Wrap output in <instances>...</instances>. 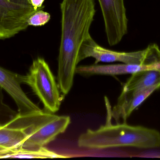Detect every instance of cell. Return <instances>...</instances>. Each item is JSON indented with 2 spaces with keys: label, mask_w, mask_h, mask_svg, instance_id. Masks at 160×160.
Returning a JSON list of instances; mask_svg holds the SVG:
<instances>
[{
  "label": "cell",
  "mask_w": 160,
  "mask_h": 160,
  "mask_svg": "<svg viewBox=\"0 0 160 160\" xmlns=\"http://www.w3.org/2000/svg\"><path fill=\"white\" fill-rule=\"evenodd\" d=\"M61 37L57 80L66 95L73 86L81 47L91 37L89 32L96 10L94 0H62L61 4Z\"/></svg>",
  "instance_id": "cell-1"
},
{
  "label": "cell",
  "mask_w": 160,
  "mask_h": 160,
  "mask_svg": "<svg viewBox=\"0 0 160 160\" xmlns=\"http://www.w3.org/2000/svg\"><path fill=\"white\" fill-rule=\"evenodd\" d=\"M78 145L88 149L128 147L153 149L160 147V133L156 130L126 123L107 124L98 129H88L79 137Z\"/></svg>",
  "instance_id": "cell-2"
},
{
  "label": "cell",
  "mask_w": 160,
  "mask_h": 160,
  "mask_svg": "<svg viewBox=\"0 0 160 160\" xmlns=\"http://www.w3.org/2000/svg\"><path fill=\"white\" fill-rule=\"evenodd\" d=\"M23 82L38 97L46 111L53 113L59 111L62 101L60 88L44 58L39 57L33 60Z\"/></svg>",
  "instance_id": "cell-3"
},
{
  "label": "cell",
  "mask_w": 160,
  "mask_h": 160,
  "mask_svg": "<svg viewBox=\"0 0 160 160\" xmlns=\"http://www.w3.org/2000/svg\"><path fill=\"white\" fill-rule=\"evenodd\" d=\"M88 57L95 59L94 64L101 62H120L126 64H154L160 62V49L157 44L152 43L142 50L130 52L116 51L102 47L91 37L81 47L79 61L81 62Z\"/></svg>",
  "instance_id": "cell-4"
},
{
  "label": "cell",
  "mask_w": 160,
  "mask_h": 160,
  "mask_svg": "<svg viewBox=\"0 0 160 160\" xmlns=\"http://www.w3.org/2000/svg\"><path fill=\"white\" fill-rule=\"evenodd\" d=\"M110 46L117 45L128 32V19L124 0H98Z\"/></svg>",
  "instance_id": "cell-5"
},
{
  "label": "cell",
  "mask_w": 160,
  "mask_h": 160,
  "mask_svg": "<svg viewBox=\"0 0 160 160\" xmlns=\"http://www.w3.org/2000/svg\"><path fill=\"white\" fill-rule=\"evenodd\" d=\"M36 11L32 6L0 0V39L10 38L26 30L28 18Z\"/></svg>",
  "instance_id": "cell-6"
},
{
  "label": "cell",
  "mask_w": 160,
  "mask_h": 160,
  "mask_svg": "<svg viewBox=\"0 0 160 160\" xmlns=\"http://www.w3.org/2000/svg\"><path fill=\"white\" fill-rule=\"evenodd\" d=\"M24 76L14 73L0 67V86L12 98L20 115H26L42 111L24 93L21 87Z\"/></svg>",
  "instance_id": "cell-7"
},
{
  "label": "cell",
  "mask_w": 160,
  "mask_h": 160,
  "mask_svg": "<svg viewBox=\"0 0 160 160\" xmlns=\"http://www.w3.org/2000/svg\"><path fill=\"white\" fill-rule=\"evenodd\" d=\"M70 122L69 116H58L55 119L40 126L28 134L22 142L21 148L31 149L44 147L54 141L58 135L64 133Z\"/></svg>",
  "instance_id": "cell-8"
},
{
  "label": "cell",
  "mask_w": 160,
  "mask_h": 160,
  "mask_svg": "<svg viewBox=\"0 0 160 160\" xmlns=\"http://www.w3.org/2000/svg\"><path fill=\"white\" fill-rule=\"evenodd\" d=\"M160 88V85H156L142 90L122 91L117 103L111 111V116L118 123H126L132 112Z\"/></svg>",
  "instance_id": "cell-9"
},
{
  "label": "cell",
  "mask_w": 160,
  "mask_h": 160,
  "mask_svg": "<svg viewBox=\"0 0 160 160\" xmlns=\"http://www.w3.org/2000/svg\"><path fill=\"white\" fill-rule=\"evenodd\" d=\"M149 70V66L145 64L108 65L94 64L91 65L77 67L76 73L83 76L94 75L116 76L123 74H132L135 72Z\"/></svg>",
  "instance_id": "cell-10"
},
{
  "label": "cell",
  "mask_w": 160,
  "mask_h": 160,
  "mask_svg": "<svg viewBox=\"0 0 160 160\" xmlns=\"http://www.w3.org/2000/svg\"><path fill=\"white\" fill-rule=\"evenodd\" d=\"M156 85H160V71L144 70L132 74L122 91L142 90Z\"/></svg>",
  "instance_id": "cell-11"
},
{
  "label": "cell",
  "mask_w": 160,
  "mask_h": 160,
  "mask_svg": "<svg viewBox=\"0 0 160 160\" xmlns=\"http://www.w3.org/2000/svg\"><path fill=\"white\" fill-rule=\"evenodd\" d=\"M26 136L22 130L0 124V146L2 147L12 150L19 148Z\"/></svg>",
  "instance_id": "cell-12"
},
{
  "label": "cell",
  "mask_w": 160,
  "mask_h": 160,
  "mask_svg": "<svg viewBox=\"0 0 160 160\" xmlns=\"http://www.w3.org/2000/svg\"><path fill=\"white\" fill-rule=\"evenodd\" d=\"M67 157L56 154L45 147L36 149L18 148L13 151L8 158H65Z\"/></svg>",
  "instance_id": "cell-13"
},
{
  "label": "cell",
  "mask_w": 160,
  "mask_h": 160,
  "mask_svg": "<svg viewBox=\"0 0 160 160\" xmlns=\"http://www.w3.org/2000/svg\"><path fill=\"white\" fill-rule=\"evenodd\" d=\"M3 90L0 86V124L5 125L13 120L18 112L4 103Z\"/></svg>",
  "instance_id": "cell-14"
},
{
  "label": "cell",
  "mask_w": 160,
  "mask_h": 160,
  "mask_svg": "<svg viewBox=\"0 0 160 160\" xmlns=\"http://www.w3.org/2000/svg\"><path fill=\"white\" fill-rule=\"evenodd\" d=\"M51 19L48 12L39 9L32 14L27 21L28 26L40 27L48 23Z\"/></svg>",
  "instance_id": "cell-15"
},
{
  "label": "cell",
  "mask_w": 160,
  "mask_h": 160,
  "mask_svg": "<svg viewBox=\"0 0 160 160\" xmlns=\"http://www.w3.org/2000/svg\"><path fill=\"white\" fill-rule=\"evenodd\" d=\"M45 0H30L31 5L34 8L35 10H37L39 9H43L45 6L43 5Z\"/></svg>",
  "instance_id": "cell-16"
},
{
  "label": "cell",
  "mask_w": 160,
  "mask_h": 160,
  "mask_svg": "<svg viewBox=\"0 0 160 160\" xmlns=\"http://www.w3.org/2000/svg\"><path fill=\"white\" fill-rule=\"evenodd\" d=\"M14 150L0 146V159L8 158L9 156L12 154Z\"/></svg>",
  "instance_id": "cell-17"
},
{
  "label": "cell",
  "mask_w": 160,
  "mask_h": 160,
  "mask_svg": "<svg viewBox=\"0 0 160 160\" xmlns=\"http://www.w3.org/2000/svg\"><path fill=\"white\" fill-rule=\"evenodd\" d=\"M8 2L16 4L23 6H32L30 3V0H5Z\"/></svg>",
  "instance_id": "cell-18"
}]
</instances>
